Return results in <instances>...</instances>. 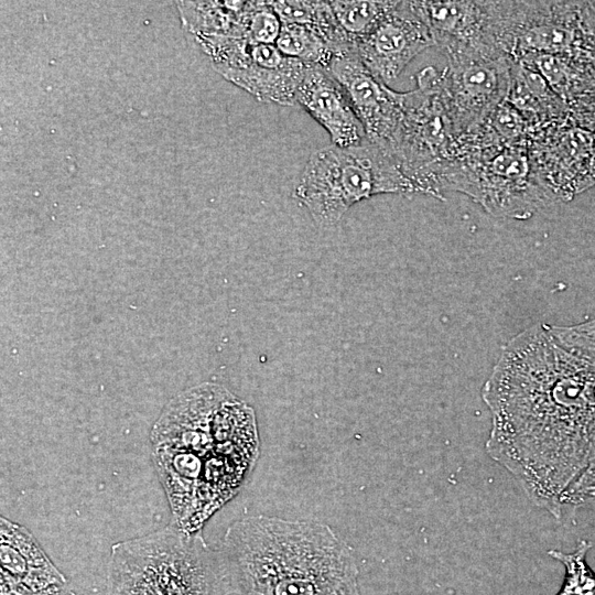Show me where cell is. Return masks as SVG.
<instances>
[{
  "mask_svg": "<svg viewBox=\"0 0 595 595\" xmlns=\"http://www.w3.org/2000/svg\"><path fill=\"white\" fill-rule=\"evenodd\" d=\"M486 452L556 519L563 491L595 450V364L537 324L504 348L483 387Z\"/></svg>",
  "mask_w": 595,
  "mask_h": 595,
  "instance_id": "cell-1",
  "label": "cell"
},
{
  "mask_svg": "<svg viewBox=\"0 0 595 595\" xmlns=\"http://www.w3.org/2000/svg\"><path fill=\"white\" fill-rule=\"evenodd\" d=\"M150 440L173 524L190 533L237 495L260 453L253 410L214 383L172 398Z\"/></svg>",
  "mask_w": 595,
  "mask_h": 595,
  "instance_id": "cell-2",
  "label": "cell"
},
{
  "mask_svg": "<svg viewBox=\"0 0 595 595\" xmlns=\"http://www.w3.org/2000/svg\"><path fill=\"white\" fill-rule=\"evenodd\" d=\"M218 555L229 595H361L354 550L324 522L248 517Z\"/></svg>",
  "mask_w": 595,
  "mask_h": 595,
  "instance_id": "cell-3",
  "label": "cell"
},
{
  "mask_svg": "<svg viewBox=\"0 0 595 595\" xmlns=\"http://www.w3.org/2000/svg\"><path fill=\"white\" fill-rule=\"evenodd\" d=\"M106 595H229L218 552L175 524L115 543Z\"/></svg>",
  "mask_w": 595,
  "mask_h": 595,
  "instance_id": "cell-4",
  "label": "cell"
},
{
  "mask_svg": "<svg viewBox=\"0 0 595 595\" xmlns=\"http://www.w3.org/2000/svg\"><path fill=\"white\" fill-rule=\"evenodd\" d=\"M387 193L419 194L399 162L366 140L348 148L332 144L312 153L293 196L318 226L331 227L354 204Z\"/></svg>",
  "mask_w": 595,
  "mask_h": 595,
  "instance_id": "cell-5",
  "label": "cell"
},
{
  "mask_svg": "<svg viewBox=\"0 0 595 595\" xmlns=\"http://www.w3.org/2000/svg\"><path fill=\"white\" fill-rule=\"evenodd\" d=\"M416 84L401 93L402 120L393 155L419 194L441 198L458 140L439 88V71L425 67L416 74Z\"/></svg>",
  "mask_w": 595,
  "mask_h": 595,
  "instance_id": "cell-6",
  "label": "cell"
},
{
  "mask_svg": "<svg viewBox=\"0 0 595 595\" xmlns=\"http://www.w3.org/2000/svg\"><path fill=\"white\" fill-rule=\"evenodd\" d=\"M439 88L457 139L485 126L506 99L513 60L493 50L453 47Z\"/></svg>",
  "mask_w": 595,
  "mask_h": 595,
  "instance_id": "cell-7",
  "label": "cell"
},
{
  "mask_svg": "<svg viewBox=\"0 0 595 595\" xmlns=\"http://www.w3.org/2000/svg\"><path fill=\"white\" fill-rule=\"evenodd\" d=\"M198 44L216 72L259 101L295 105L307 64L285 56L274 44H258L246 37L212 39Z\"/></svg>",
  "mask_w": 595,
  "mask_h": 595,
  "instance_id": "cell-8",
  "label": "cell"
},
{
  "mask_svg": "<svg viewBox=\"0 0 595 595\" xmlns=\"http://www.w3.org/2000/svg\"><path fill=\"white\" fill-rule=\"evenodd\" d=\"M411 2L440 52L474 47L505 54L509 1Z\"/></svg>",
  "mask_w": 595,
  "mask_h": 595,
  "instance_id": "cell-9",
  "label": "cell"
},
{
  "mask_svg": "<svg viewBox=\"0 0 595 595\" xmlns=\"http://www.w3.org/2000/svg\"><path fill=\"white\" fill-rule=\"evenodd\" d=\"M326 68L345 89L367 140L394 158L402 120L401 93L375 77L356 50L335 55Z\"/></svg>",
  "mask_w": 595,
  "mask_h": 595,
  "instance_id": "cell-10",
  "label": "cell"
},
{
  "mask_svg": "<svg viewBox=\"0 0 595 595\" xmlns=\"http://www.w3.org/2000/svg\"><path fill=\"white\" fill-rule=\"evenodd\" d=\"M434 46L431 32L411 1H397L391 12L356 43V53L380 82L390 84L420 53Z\"/></svg>",
  "mask_w": 595,
  "mask_h": 595,
  "instance_id": "cell-11",
  "label": "cell"
},
{
  "mask_svg": "<svg viewBox=\"0 0 595 595\" xmlns=\"http://www.w3.org/2000/svg\"><path fill=\"white\" fill-rule=\"evenodd\" d=\"M295 105L328 132L333 145L348 148L367 140L345 89L326 67L307 66L296 90Z\"/></svg>",
  "mask_w": 595,
  "mask_h": 595,
  "instance_id": "cell-12",
  "label": "cell"
},
{
  "mask_svg": "<svg viewBox=\"0 0 595 595\" xmlns=\"http://www.w3.org/2000/svg\"><path fill=\"white\" fill-rule=\"evenodd\" d=\"M1 583L30 592L67 584L33 534L23 526L0 518Z\"/></svg>",
  "mask_w": 595,
  "mask_h": 595,
  "instance_id": "cell-13",
  "label": "cell"
},
{
  "mask_svg": "<svg viewBox=\"0 0 595 595\" xmlns=\"http://www.w3.org/2000/svg\"><path fill=\"white\" fill-rule=\"evenodd\" d=\"M247 1H177L183 26L196 42L244 37V13Z\"/></svg>",
  "mask_w": 595,
  "mask_h": 595,
  "instance_id": "cell-14",
  "label": "cell"
},
{
  "mask_svg": "<svg viewBox=\"0 0 595 595\" xmlns=\"http://www.w3.org/2000/svg\"><path fill=\"white\" fill-rule=\"evenodd\" d=\"M275 46L285 56L307 65L327 67L336 55L318 31L300 24L282 23Z\"/></svg>",
  "mask_w": 595,
  "mask_h": 595,
  "instance_id": "cell-15",
  "label": "cell"
},
{
  "mask_svg": "<svg viewBox=\"0 0 595 595\" xmlns=\"http://www.w3.org/2000/svg\"><path fill=\"white\" fill-rule=\"evenodd\" d=\"M346 36L356 43L369 34L394 8L397 1H329Z\"/></svg>",
  "mask_w": 595,
  "mask_h": 595,
  "instance_id": "cell-16",
  "label": "cell"
},
{
  "mask_svg": "<svg viewBox=\"0 0 595 595\" xmlns=\"http://www.w3.org/2000/svg\"><path fill=\"white\" fill-rule=\"evenodd\" d=\"M592 542L581 540L573 552L550 550L548 554L563 564L565 575L562 587L555 595H595V572L586 562Z\"/></svg>",
  "mask_w": 595,
  "mask_h": 595,
  "instance_id": "cell-17",
  "label": "cell"
},
{
  "mask_svg": "<svg viewBox=\"0 0 595 595\" xmlns=\"http://www.w3.org/2000/svg\"><path fill=\"white\" fill-rule=\"evenodd\" d=\"M244 37L258 44H274L282 22L269 1H247L244 13Z\"/></svg>",
  "mask_w": 595,
  "mask_h": 595,
  "instance_id": "cell-18",
  "label": "cell"
},
{
  "mask_svg": "<svg viewBox=\"0 0 595 595\" xmlns=\"http://www.w3.org/2000/svg\"><path fill=\"white\" fill-rule=\"evenodd\" d=\"M549 327L563 347L595 364V317L576 325Z\"/></svg>",
  "mask_w": 595,
  "mask_h": 595,
  "instance_id": "cell-19",
  "label": "cell"
},
{
  "mask_svg": "<svg viewBox=\"0 0 595 595\" xmlns=\"http://www.w3.org/2000/svg\"><path fill=\"white\" fill-rule=\"evenodd\" d=\"M560 502L562 507L571 506L574 509L595 511V450L584 468L563 491Z\"/></svg>",
  "mask_w": 595,
  "mask_h": 595,
  "instance_id": "cell-20",
  "label": "cell"
},
{
  "mask_svg": "<svg viewBox=\"0 0 595 595\" xmlns=\"http://www.w3.org/2000/svg\"><path fill=\"white\" fill-rule=\"evenodd\" d=\"M581 10L586 26L595 35V1H581Z\"/></svg>",
  "mask_w": 595,
  "mask_h": 595,
  "instance_id": "cell-21",
  "label": "cell"
},
{
  "mask_svg": "<svg viewBox=\"0 0 595 595\" xmlns=\"http://www.w3.org/2000/svg\"><path fill=\"white\" fill-rule=\"evenodd\" d=\"M15 594H19V595H74L73 592L67 587V584L52 586V587H48L46 589H42L39 592H23V593H15Z\"/></svg>",
  "mask_w": 595,
  "mask_h": 595,
  "instance_id": "cell-22",
  "label": "cell"
}]
</instances>
